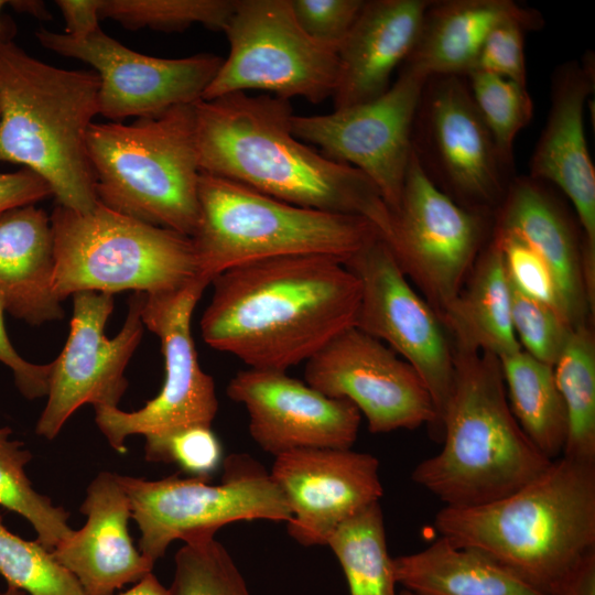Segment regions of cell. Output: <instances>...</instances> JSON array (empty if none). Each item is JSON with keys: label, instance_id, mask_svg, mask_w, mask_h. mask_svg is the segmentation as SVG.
<instances>
[{"label": "cell", "instance_id": "obj_42", "mask_svg": "<svg viewBox=\"0 0 595 595\" xmlns=\"http://www.w3.org/2000/svg\"><path fill=\"white\" fill-rule=\"evenodd\" d=\"M4 312L0 296V363L12 371L14 383L23 397L30 400L42 398L47 394L51 363L33 364L18 354L4 327Z\"/></svg>", "mask_w": 595, "mask_h": 595}, {"label": "cell", "instance_id": "obj_22", "mask_svg": "<svg viewBox=\"0 0 595 595\" xmlns=\"http://www.w3.org/2000/svg\"><path fill=\"white\" fill-rule=\"evenodd\" d=\"M80 512L85 526L52 551L86 595H112L151 573L154 563L138 551L129 533L130 500L118 474L102 472L89 484Z\"/></svg>", "mask_w": 595, "mask_h": 595}, {"label": "cell", "instance_id": "obj_1", "mask_svg": "<svg viewBox=\"0 0 595 595\" xmlns=\"http://www.w3.org/2000/svg\"><path fill=\"white\" fill-rule=\"evenodd\" d=\"M201 320L204 342L249 368L286 371L355 326L361 285L326 256L264 259L216 275Z\"/></svg>", "mask_w": 595, "mask_h": 595}, {"label": "cell", "instance_id": "obj_46", "mask_svg": "<svg viewBox=\"0 0 595 595\" xmlns=\"http://www.w3.org/2000/svg\"><path fill=\"white\" fill-rule=\"evenodd\" d=\"M120 595H171V593L151 572L137 582L133 587Z\"/></svg>", "mask_w": 595, "mask_h": 595}, {"label": "cell", "instance_id": "obj_40", "mask_svg": "<svg viewBox=\"0 0 595 595\" xmlns=\"http://www.w3.org/2000/svg\"><path fill=\"white\" fill-rule=\"evenodd\" d=\"M493 239L501 250L510 283L522 294L565 317L553 275L541 257L513 235L494 229Z\"/></svg>", "mask_w": 595, "mask_h": 595}, {"label": "cell", "instance_id": "obj_28", "mask_svg": "<svg viewBox=\"0 0 595 595\" xmlns=\"http://www.w3.org/2000/svg\"><path fill=\"white\" fill-rule=\"evenodd\" d=\"M467 288L440 317L455 346L498 359L521 350L511 321L510 282L498 244L491 241L474 264Z\"/></svg>", "mask_w": 595, "mask_h": 595}, {"label": "cell", "instance_id": "obj_4", "mask_svg": "<svg viewBox=\"0 0 595 595\" xmlns=\"http://www.w3.org/2000/svg\"><path fill=\"white\" fill-rule=\"evenodd\" d=\"M442 416L443 447L419 463L412 480L445 506L473 507L507 496L552 462L524 434L508 403L499 359L456 347Z\"/></svg>", "mask_w": 595, "mask_h": 595}, {"label": "cell", "instance_id": "obj_8", "mask_svg": "<svg viewBox=\"0 0 595 595\" xmlns=\"http://www.w3.org/2000/svg\"><path fill=\"white\" fill-rule=\"evenodd\" d=\"M50 218L53 291L61 302L82 291L169 293L199 277L192 238L177 231L117 213L99 202L86 213L57 205Z\"/></svg>", "mask_w": 595, "mask_h": 595}, {"label": "cell", "instance_id": "obj_35", "mask_svg": "<svg viewBox=\"0 0 595 595\" xmlns=\"http://www.w3.org/2000/svg\"><path fill=\"white\" fill-rule=\"evenodd\" d=\"M0 574L26 595H86L76 577L36 541L10 532L0 513Z\"/></svg>", "mask_w": 595, "mask_h": 595}, {"label": "cell", "instance_id": "obj_6", "mask_svg": "<svg viewBox=\"0 0 595 595\" xmlns=\"http://www.w3.org/2000/svg\"><path fill=\"white\" fill-rule=\"evenodd\" d=\"M86 150L100 204L192 238L201 175L194 104L131 125L93 122Z\"/></svg>", "mask_w": 595, "mask_h": 595}, {"label": "cell", "instance_id": "obj_27", "mask_svg": "<svg viewBox=\"0 0 595 595\" xmlns=\"http://www.w3.org/2000/svg\"><path fill=\"white\" fill-rule=\"evenodd\" d=\"M397 584L413 595H548L472 548L440 537L393 559Z\"/></svg>", "mask_w": 595, "mask_h": 595}, {"label": "cell", "instance_id": "obj_33", "mask_svg": "<svg viewBox=\"0 0 595 595\" xmlns=\"http://www.w3.org/2000/svg\"><path fill=\"white\" fill-rule=\"evenodd\" d=\"M236 0H100L99 19H112L130 30L183 31L201 23L223 31Z\"/></svg>", "mask_w": 595, "mask_h": 595}, {"label": "cell", "instance_id": "obj_2", "mask_svg": "<svg viewBox=\"0 0 595 595\" xmlns=\"http://www.w3.org/2000/svg\"><path fill=\"white\" fill-rule=\"evenodd\" d=\"M199 170L296 206L365 217L387 235L391 212L358 169L326 158L291 130L290 100L228 94L194 104Z\"/></svg>", "mask_w": 595, "mask_h": 595}, {"label": "cell", "instance_id": "obj_48", "mask_svg": "<svg viewBox=\"0 0 595 595\" xmlns=\"http://www.w3.org/2000/svg\"><path fill=\"white\" fill-rule=\"evenodd\" d=\"M7 4V1H3V0H0V12L2 10V8ZM8 28L6 25V23H3V21L1 20L0 18V40L2 39H7V37H11L9 35V32H8Z\"/></svg>", "mask_w": 595, "mask_h": 595}, {"label": "cell", "instance_id": "obj_17", "mask_svg": "<svg viewBox=\"0 0 595 595\" xmlns=\"http://www.w3.org/2000/svg\"><path fill=\"white\" fill-rule=\"evenodd\" d=\"M305 382L351 402L371 433L437 429L431 394L415 369L391 348L353 326L305 361Z\"/></svg>", "mask_w": 595, "mask_h": 595}, {"label": "cell", "instance_id": "obj_13", "mask_svg": "<svg viewBox=\"0 0 595 595\" xmlns=\"http://www.w3.org/2000/svg\"><path fill=\"white\" fill-rule=\"evenodd\" d=\"M422 167L459 205L482 212L501 203L509 173L462 76L428 78L412 131Z\"/></svg>", "mask_w": 595, "mask_h": 595}, {"label": "cell", "instance_id": "obj_49", "mask_svg": "<svg viewBox=\"0 0 595 595\" xmlns=\"http://www.w3.org/2000/svg\"><path fill=\"white\" fill-rule=\"evenodd\" d=\"M0 595H26V593L14 586L8 585L7 589L0 593Z\"/></svg>", "mask_w": 595, "mask_h": 595}, {"label": "cell", "instance_id": "obj_43", "mask_svg": "<svg viewBox=\"0 0 595 595\" xmlns=\"http://www.w3.org/2000/svg\"><path fill=\"white\" fill-rule=\"evenodd\" d=\"M52 190L46 181L29 169L0 173V215L47 197Z\"/></svg>", "mask_w": 595, "mask_h": 595}, {"label": "cell", "instance_id": "obj_37", "mask_svg": "<svg viewBox=\"0 0 595 595\" xmlns=\"http://www.w3.org/2000/svg\"><path fill=\"white\" fill-rule=\"evenodd\" d=\"M145 459L176 464L190 477L208 478L223 463V448L209 425H190L147 435Z\"/></svg>", "mask_w": 595, "mask_h": 595}, {"label": "cell", "instance_id": "obj_20", "mask_svg": "<svg viewBox=\"0 0 595 595\" xmlns=\"http://www.w3.org/2000/svg\"><path fill=\"white\" fill-rule=\"evenodd\" d=\"M291 511L289 534L304 547L326 545L346 520L379 502V461L350 448H303L275 456L270 473Z\"/></svg>", "mask_w": 595, "mask_h": 595}, {"label": "cell", "instance_id": "obj_32", "mask_svg": "<svg viewBox=\"0 0 595 595\" xmlns=\"http://www.w3.org/2000/svg\"><path fill=\"white\" fill-rule=\"evenodd\" d=\"M11 433L10 428H0V506L26 519L37 534L35 541L53 551L74 532L69 512L33 488L25 473L32 454L22 442L10 440Z\"/></svg>", "mask_w": 595, "mask_h": 595}, {"label": "cell", "instance_id": "obj_34", "mask_svg": "<svg viewBox=\"0 0 595 595\" xmlns=\"http://www.w3.org/2000/svg\"><path fill=\"white\" fill-rule=\"evenodd\" d=\"M466 82L504 166L510 171L517 134L531 121L533 104L527 86L474 71Z\"/></svg>", "mask_w": 595, "mask_h": 595}, {"label": "cell", "instance_id": "obj_45", "mask_svg": "<svg viewBox=\"0 0 595 595\" xmlns=\"http://www.w3.org/2000/svg\"><path fill=\"white\" fill-rule=\"evenodd\" d=\"M549 595H595V549L583 554L549 589Z\"/></svg>", "mask_w": 595, "mask_h": 595}, {"label": "cell", "instance_id": "obj_25", "mask_svg": "<svg viewBox=\"0 0 595 595\" xmlns=\"http://www.w3.org/2000/svg\"><path fill=\"white\" fill-rule=\"evenodd\" d=\"M54 269L50 216L34 205L0 215V296L6 312L31 325L63 318L53 291Z\"/></svg>", "mask_w": 595, "mask_h": 595}, {"label": "cell", "instance_id": "obj_11", "mask_svg": "<svg viewBox=\"0 0 595 595\" xmlns=\"http://www.w3.org/2000/svg\"><path fill=\"white\" fill-rule=\"evenodd\" d=\"M484 235V214L439 188L413 151L399 206L382 239L439 318L462 291Z\"/></svg>", "mask_w": 595, "mask_h": 595}, {"label": "cell", "instance_id": "obj_16", "mask_svg": "<svg viewBox=\"0 0 595 595\" xmlns=\"http://www.w3.org/2000/svg\"><path fill=\"white\" fill-rule=\"evenodd\" d=\"M345 266L360 281L355 327L388 344L424 381L433 400L437 429L454 380V350L434 310L420 298L386 241L378 237Z\"/></svg>", "mask_w": 595, "mask_h": 595}, {"label": "cell", "instance_id": "obj_21", "mask_svg": "<svg viewBox=\"0 0 595 595\" xmlns=\"http://www.w3.org/2000/svg\"><path fill=\"white\" fill-rule=\"evenodd\" d=\"M594 90V66L569 61L552 75L551 106L530 159V177L558 186L572 202L582 228L585 284L595 292V169L589 156L584 106Z\"/></svg>", "mask_w": 595, "mask_h": 595}, {"label": "cell", "instance_id": "obj_23", "mask_svg": "<svg viewBox=\"0 0 595 595\" xmlns=\"http://www.w3.org/2000/svg\"><path fill=\"white\" fill-rule=\"evenodd\" d=\"M432 0H368L338 47L334 109L371 101L411 54Z\"/></svg>", "mask_w": 595, "mask_h": 595}, {"label": "cell", "instance_id": "obj_7", "mask_svg": "<svg viewBox=\"0 0 595 595\" xmlns=\"http://www.w3.org/2000/svg\"><path fill=\"white\" fill-rule=\"evenodd\" d=\"M199 218L192 236L199 277L212 280L245 263L326 256L344 264L376 238L365 217L296 206L201 172Z\"/></svg>", "mask_w": 595, "mask_h": 595}, {"label": "cell", "instance_id": "obj_26", "mask_svg": "<svg viewBox=\"0 0 595 595\" xmlns=\"http://www.w3.org/2000/svg\"><path fill=\"white\" fill-rule=\"evenodd\" d=\"M537 12L513 0H432L414 47L403 64L428 77H466L495 26Z\"/></svg>", "mask_w": 595, "mask_h": 595}, {"label": "cell", "instance_id": "obj_3", "mask_svg": "<svg viewBox=\"0 0 595 595\" xmlns=\"http://www.w3.org/2000/svg\"><path fill=\"white\" fill-rule=\"evenodd\" d=\"M434 524L440 537L478 550L548 594L595 549V463L562 455L507 496L473 507L444 506Z\"/></svg>", "mask_w": 595, "mask_h": 595}, {"label": "cell", "instance_id": "obj_24", "mask_svg": "<svg viewBox=\"0 0 595 595\" xmlns=\"http://www.w3.org/2000/svg\"><path fill=\"white\" fill-rule=\"evenodd\" d=\"M495 230L530 246L550 269L570 325L593 323L582 263V240L544 183L530 176L509 181L499 204Z\"/></svg>", "mask_w": 595, "mask_h": 595}, {"label": "cell", "instance_id": "obj_29", "mask_svg": "<svg viewBox=\"0 0 595 595\" xmlns=\"http://www.w3.org/2000/svg\"><path fill=\"white\" fill-rule=\"evenodd\" d=\"M499 361L513 416L534 446L556 459L563 454L567 420L553 366L522 349Z\"/></svg>", "mask_w": 595, "mask_h": 595}, {"label": "cell", "instance_id": "obj_38", "mask_svg": "<svg viewBox=\"0 0 595 595\" xmlns=\"http://www.w3.org/2000/svg\"><path fill=\"white\" fill-rule=\"evenodd\" d=\"M510 293L512 326L524 351L554 366L573 327L556 310L528 298L511 283Z\"/></svg>", "mask_w": 595, "mask_h": 595}, {"label": "cell", "instance_id": "obj_30", "mask_svg": "<svg viewBox=\"0 0 595 595\" xmlns=\"http://www.w3.org/2000/svg\"><path fill=\"white\" fill-rule=\"evenodd\" d=\"M553 370L567 420L562 455L595 463V334L591 323L572 329Z\"/></svg>", "mask_w": 595, "mask_h": 595}, {"label": "cell", "instance_id": "obj_5", "mask_svg": "<svg viewBox=\"0 0 595 595\" xmlns=\"http://www.w3.org/2000/svg\"><path fill=\"white\" fill-rule=\"evenodd\" d=\"M99 84L96 72L58 68L0 40V162L35 172L58 205L78 213L98 204L86 133Z\"/></svg>", "mask_w": 595, "mask_h": 595}, {"label": "cell", "instance_id": "obj_47", "mask_svg": "<svg viewBox=\"0 0 595 595\" xmlns=\"http://www.w3.org/2000/svg\"><path fill=\"white\" fill-rule=\"evenodd\" d=\"M8 3L18 12L31 14L40 20L51 19L50 12L45 9L42 1L36 0H17Z\"/></svg>", "mask_w": 595, "mask_h": 595}, {"label": "cell", "instance_id": "obj_14", "mask_svg": "<svg viewBox=\"0 0 595 595\" xmlns=\"http://www.w3.org/2000/svg\"><path fill=\"white\" fill-rule=\"evenodd\" d=\"M428 76L402 64L378 98L332 113L291 117L293 134L326 158L361 171L391 213L400 203L413 152L415 113Z\"/></svg>", "mask_w": 595, "mask_h": 595}, {"label": "cell", "instance_id": "obj_10", "mask_svg": "<svg viewBox=\"0 0 595 595\" xmlns=\"http://www.w3.org/2000/svg\"><path fill=\"white\" fill-rule=\"evenodd\" d=\"M229 54L202 99L258 89L312 104L332 98L338 78V46L310 36L290 0H236L224 30Z\"/></svg>", "mask_w": 595, "mask_h": 595}, {"label": "cell", "instance_id": "obj_36", "mask_svg": "<svg viewBox=\"0 0 595 595\" xmlns=\"http://www.w3.org/2000/svg\"><path fill=\"white\" fill-rule=\"evenodd\" d=\"M171 595H250L228 551L214 536L185 541L175 554Z\"/></svg>", "mask_w": 595, "mask_h": 595}, {"label": "cell", "instance_id": "obj_41", "mask_svg": "<svg viewBox=\"0 0 595 595\" xmlns=\"http://www.w3.org/2000/svg\"><path fill=\"white\" fill-rule=\"evenodd\" d=\"M365 0H290L301 28L313 39L339 47Z\"/></svg>", "mask_w": 595, "mask_h": 595}, {"label": "cell", "instance_id": "obj_39", "mask_svg": "<svg viewBox=\"0 0 595 595\" xmlns=\"http://www.w3.org/2000/svg\"><path fill=\"white\" fill-rule=\"evenodd\" d=\"M543 23L539 12L499 23L486 37L472 72L494 74L527 86L524 34L539 30Z\"/></svg>", "mask_w": 595, "mask_h": 595}, {"label": "cell", "instance_id": "obj_31", "mask_svg": "<svg viewBox=\"0 0 595 595\" xmlns=\"http://www.w3.org/2000/svg\"><path fill=\"white\" fill-rule=\"evenodd\" d=\"M326 545L339 562L349 595H399L379 502L343 522Z\"/></svg>", "mask_w": 595, "mask_h": 595}, {"label": "cell", "instance_id": "obj_44", "mask_svg": "<svg viewBox=\"0 0 595 595\" xmlns=\"http://www.w3.org/2000/svg\"><path fill=\"white\" fill-rule=\"evenodd\" d=\"M65 20V34L76 40H83L99 26V6L100 0H57Z\"/></svg>", "mask_w": 595, "mask_h": 595}, {"label": "cell", "instance_id": "obj_50", "mask_svg": "<svg viewBox=\"0 0 595 595\" xmlns=\"http://www.w3.org/2000/svg\"><path fill=\"white\" fill-rule=\"evenodd\" d=\"M399 595H413L411 594L410 592L405 591V589H402Z\"/></svg>", "mask_w": 595, "mask_h": 595}, {"label": "cell", "instance_id": "obj_12", "mask_svg": "<svg viewBox=\"0 0 595 595\" xmlns=\"http://www.w3.org/2000/svg\"><path fill=\"white\" fill-rule=\"evenodd\" d=\"M210 282L196 278L184 288L144 298L143 325L161 342L165 379L159 394L133 412L95 407V421L119 453L134 434L151 435L190 425H212L218 410L213 378L203 371L191 332L193 311Z\"/></svg>", "mask_w": 595, "mask_h": 595}, {"label": "cell", "instance_id": "obj_15", "mask_svg": "<svg viewBox=\"0 0 595 595\" xmlns=\"http://www.w3.org/2000/svg\"><path fill=\"white\" fill-rule=\"evenodd\" d=\"M71 331L60 356L51 363L47 402L35 432L53 440L82 405L118 408L128 388L125 369L142 335L145 294L134 292L120 332L112 338L105 326L113 310L111 294L82 291L73 295Z\"/></svg>", "mask_w": 595, "mask_h": 595}, {"label": "cell", "instance_id": "obj_18", "mask_svg": "<svg viewBox=\"0 0 595 595\" xmlns=\"http://www.w3.org/2000/svg\"><path fill=\"white\" fill-rule=\"evenodd\" d=\"M47 50L90 64L99 77V113L118 122L127 117H153L193 105L218 73L224 58L197 54L161 58L134 52L98 29L83 40L40 29Z\"/></svg>", "mask_w": 595, "mask_h": 595}, {"label": "cell", "instance_id": "obj_19", "mask_svg": "<svg viewBox=\"0 0 595 595\" xmlns=\"http://www.w3.org/2000/svg\"><path fill=\"white\" fill-rule=\"evenodd\" d=\"M228 397L249 414V433L278 456L303 448H350L361 414L349 401L328 398L285 371L248 368L229 381Z\"/></svg>", "mask_w": 595, "mask_h": 595}, {"label": "cell", "instance_id": "obj_9", "mask_svg": "<svg viewBox=\"0 0 595 595\" xmlns=\"http://www.w3.org/2000/svg\"><path fill=\"white\" fill-rule=\"evenodd\" d=\"M118 479L141 532L139 551L153 563L174 540L215 536L235 521L288 522L292 517L271 475L245 454H232L224 461L219 484L177 474L159 480L122 475Z\"/></svg>", "mask_w": 595, "mask_h": 595}]
</instances>
